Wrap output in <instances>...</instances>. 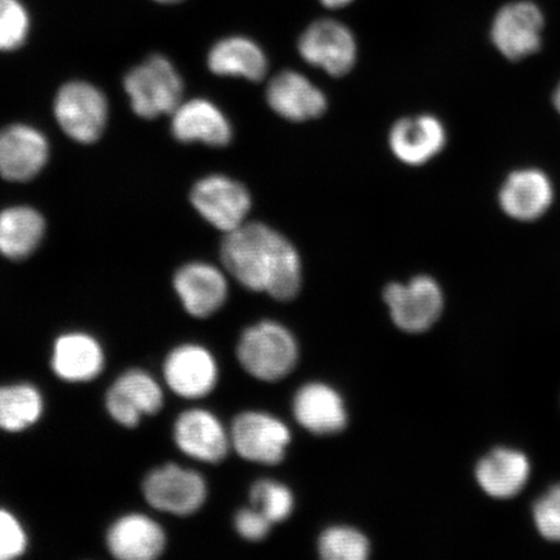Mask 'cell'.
Returning a JSON list of instances; mask_svg holds the SVG:
<instances>
[{
    "mask_svg": "<svg viewBox=\"0 0 560 560\" xmlns=\"http://www.w3.org/2000/svg\"><path fill=\"white\" fill-rule=\"evenodd\" d=\"M222 264L245 289L268 293L278 301L298 296L303 280L295 247L277 230L245 222L226 234L221 247Z\"/></svg>",
    "mask_w": 560,
    "mask_h": 560,
    "instance_id": "1",
    "label": "cell"
},
{
    "mask_svg": "<svg viewBox=\"0 0 560 560\" xmlns=\"http://www.w3.org/2000/svg\"><path fill=\"white\" fill-rule=\"evenodd\" d=\"M236 355L250 376L272 383L284 380L296 368L299 346L284 326L264 320L243 332Z\"/></svg>",
    "mask_w": 560,
    "mask_h": 560,
    "instance_id": "2",
    "label": "cell"
},
{
    "mask_svg": "<svg viewBox=\"0 0 560 560\" xmlns=\"http://www.w3.org/2000/svg\"><path fill=\"white\" fill-rule=\"evenodd\" d=\"M125 90L132 110L143 118L173 115L184 95V82L164 56L155 55L130 70L125 79Z\"/></svg>",
    "mask_w": 560,
    "mask_h": 560,
    "instance_id": "3",
    "label": "cell"
},
{
    "mask_svg": "<svg viewBox=\"0 0 560 560\" xmlns=\"http://www.w3.org/2000/svg\"><path fill=\"white\" fill-rule=\"evenodd\" d=\"M383 296L394 324L408 334L429 331L444 311L443 290L427 276L412 278L406 284L390 283Z\"/></svg>",
    "mask_w": 560,
    "mask_h": 560,
    "instance_id": "4",
    "label": "cell"
},
{
    "mask_svg": "<svg viewBox=\"0 0 560 560\" xmlns=\"http://www.w3.org/2000/svg\"><path fill=\"white\" fill-rule=\"evenodd\" d=\"M55 117L66 135L79 143H94L107 125L108 104L88 82H69L55 100Z\"/></svg>",
    "mask_w": 560,
    "mask_h": 560,
    "instance_id": "5",
    "label": "cell"
},
{
    "mask_svg": "<svg viewBox=\"0 0 560 560\" xmlns=\"http://www.w3.org/2000/svg\"><path fill=\"white\" fill-rule=\"evenodd\" d=\"M231 447L242 458L260 465H278L285 457L291 431L276 417L261 411H247L231 424Z\"/></svg>",
    "mask_w": 560,
    "mask_h": 560,
    "instance_id": "6",
    "label": "cell"
},
{
    "mask_svg": "<svg viewBox=\"0 0 560 560\" xmlns=\"http://www.w3.org/2000/svg\"><path fill=\"white\" fill-rule=\"evenodd\" d=\"M143 494L152 508L163 513L188 516L205 505L208 488L199 472L166 465L147 475Z\"/></svg>",
    "mask_w": 560,
    "mask_h": 560,
    "instance_id": "7",
    "label": "cell"
},
{
    "mask_svg": "<svg viewBox=\"0 0 560 560\" xmlns=\"http://www.w3.org/2000/svg\"><path fill=\"white\" fill-rule=\"evenodd\" d=\"M191 202L202 219L225 234L247 222L252 207L247 188L225 175L200 179L192 188Z\"/></svg>",
    "mask_w": 560,
    "mask_h": 560,
    "instance_id": "8",
    "label": "cell"
},
{
    "mask_svg": "<svg viewBox=\"0 0 560 560\" xmlns=\"http://www.w3.org/2000/svg\"><path fill=\"white\" fill-rule=\"evenodd\" d=\"M299 51L307 65L334 77L349 73L357 58L353 34L335 20H319L307 27L301 35Z\"/></svg>",
    "mask_w": 560,
    "mask_h": 560,
    "instance_id": "9",
    "label": "cell"
},
{
    "mask_svg": "<svg viewBox=\"0 0 560 560\" xmlns=\"http://www.w3.org/2000/svg\"><path fill=\"white\" fill-rule=\"evenodd\" d=\"M544 16L532 2H515L497 13L492 25V40L510 60H521L541 47Z\"/></svg>",
    "mask_w": 560,
    "mask_h": 560,
    "instance_id": "10",
    "label": "cell"
},
{
    "mask_svg": "<svg viewBox=\"0 0 560 560\" xmlns=\"http://www.w3.org/2000/svg\"><path fill=\"white\" fill-rule=\"evenodd\" d=\"M163 404V389L142 370H130L122 374L105 397L109 416L129 429L137 427L143 416L156 415Z\"/></svg>",
    "mask_w": 560,
    "mask_h": 560,
    "instance_id": "11",
    "label": "cell"
},
{
    "mask_svg": "<svg viewBox=\"0 0 560 560\" xmlns=\"http://www.w3.org/2000/svg\"><path fill=\"white\" fill-rule=\"evenodd\" d=\"M164 376L175 395L196 400L214 389L219 381V366L205 347L185 345L166 357Z\"/></svg>",
    "mask_w": 560,
    "mask_h": 560,
    "instance_id": "12",
    "label": "cell"
},
{
    "mask_svg": "<svg viewBox=\"0 0 560 560\" xmlns=\"http://www.w3.org/2000/svg\"><path fill=\"white\" fill-rule=\"evenodd\" d=\"M50 149L37 129L12 125L0 130V175L11 182L31 180L44 170Z\"/></svg>",
    "mask_w": 560,
    "mask_h": 560,
    "instance_id": "13",
    "label": "cell"
},
{
    "mask_svg": "<svg viewBox=\"0 0 560 560\" xmlns=\"http://www.w3.org/2000/svg\"><path fill=\"white\" fill-rule=\"evenodd\" d=\"M175 444L188 457L219 464L231 447L230 433L212 412L192 409L182 412L174 424Z\"/></svg>",
    "mask_w": 560,
    "mask_h": 560,
    "instance_id": "14",
    "label": "cell"
},
{
    "mask_svg": "<svg viewBox=\"0 0 560 560\" xmlns=\"http://www.w3.org/2000/svg\"><path fill=\"white\" fill-rule=\"evenodd\" d=\"M174 289L186 312L195 318H208L226 303V277L215 266L191 262L175 272Z\"/></svg>",
    "mask_w": 560,
    "mask_h": 560,
    "instance_id": "15",
    "label": "cell"
},
{
    "mask_svg": "<svg viewBox=\"0 0 560 560\" xmlns=\"http://www.w3.org/2000/svg\"><path fill=\"white\" fill-rule=\"evenodd\" d=\"M293 416L306 431L318 436L340 433L348 424V411L338 390L325 383H310L293 398Z\"/></svg>",
    "mask_w": 560,
    "mask_h": 560,
    "instance_id": "16",
    "label": "cell"
},
{
    "mask_svg": "<svg viewBox=\"0 0 560 560\" xmlns=\"http://www.w3.org/2000/svg\"><path fill=\"white\" fill-rule=\"evenodd\" d=\"M269 107L285 120L303 122L325 114L327 100L324 93L293 70L279 73L266 90Z\"/></svg>",
    "mask_w": 560,
    "mask_h": 560,
    "instance_id": "17",
    "label": "cell"
},
{
    "mask_svg": "<svg viewBox=\"0 0 560 560\" xmlns=\"http://www.w3.org/2000/svg\"><path fill=\"white\" fill-rule=\"evenodd\" d=\"M446 131L439 118L422 115L397 121L389 132V147L404 164L419 166L444 150Z\"/></svg>",
    "mask_w": 560,
    "mask_h": 560,
    "instance_id": "18",
    "label": "cell"
},
{
    "mask_svg": "<svg viewBox=\"0 0 560 560\" xmlns=\"http://www.w3.org/2000/svg\"><path fill=\"white\" fill-rule=\"evenodd\" d=\"M555 199L551 180L537 170H522L511 173L502 185L500 205L511 219L535 221L540 219Z\"/></svg>",
    "mask_w": 560,
    "mask_h": 560,
    "instance_id": "19",
    "label": "cell"
},
{
    "mask_svg": "<svg viewBox=\"0 0 560 560\" xmlns=\"http://www.w3.org/2000/svg\"><path fill=\"white\" fill-rule=\"evenodd\" d=\"M172 131L179 142H201L222 147L230 143L233 129L223 112L212 102L192 100L180 103L172 115Z\"/></svg>",
    "mask_w": 560,
    "mask_h": 560,
    "instance_id": "20",
    "label": "cell"
},
{
    "mask_svg": "<svg viewBox=\"0 0 560 560\" xmlns=\"http://www.w3.org/2000/svg\"><path fill=\"white\" fill-rule=\"evenodd\" d=\"M166 537L164 529L142 514L120 517L107 534L112 556L121 560H152L163 555Z\"/></svg>",
    "mask_w": 560,
    "mask_h": 560,
    "instance_id": "21",
    "label": "cell"
},
{
    "mask_svg": "<svg viewBox=\"0 0 560 560\" xmlns=\"http://www.w3.org/2000/svg\"><path fill=\"white\" fill-rule=\"evenodd\" d=\"M103 348L93 336L70 332L55 342L52 369L60 380L83 383L95 380L104 368Z\"/></svg>",
    "mask_w": 560,
    "mask_h": 560,
    "instance_id": "22",
    "label": "cell"
},
{
    "mask_svg": "<svg viewBox=\"0 0 560 560\" xmlns=\"http://www.w3.org/2000/svg\"><path fill=\"white\" fill-rule=\"evenodd\" d=\"M530 465L521 452L499 447L486 455L476 467V480L493 499H513L527 485Z\"/></svg>",
    "mask_w": 560,
    "mask_h": 560,
    "instance_id": "23",
    "label": "cell"
},
{
    "mask_svg": "<svg viewBox=\"0 0 560 560\" xmlns=\"http://www.w3.org/2000/svg\"><path fill=\"white\" fill-rule=\"evenodd\" d=\"M208 66L214 74L261 81L268 73V59L261 47L244 37L222 39L210 50Z\"/></svg>",
    "mask_w": 560,
    "mask_h": 560,
    "instance_id": "24",
    "label": "cell"
},
{
    "mask_svg": "<svg viewBox=\"0 0 560 560\" xmlns=\"http://www.w3.org/2000/svg\"><path fill=\"white\" fill-rule=\"evenodd\" d=\"M46 223L37 210L13 207L0 213V255L10 260H24L44 240Z\"/></svg>",
    "mask_w": 560,
    "mask_h": 560,
    "instance_id": "25",
    "label": "cell"
},
{
    "mask_svg": "<svg viewBox=\"0 0 560 560\" xmlns=\"http://www.w3.org/2000/svg\"><path fill=\"white\" fill-rule=\"evenodd\" d=\"M44 398L31 384L0 387V430L20 432L38 422Z\"/></svg>",
    "mask_w": 560,
    "mask_h": 560,
    "instance_id": "26",
    "label": "cell"
},
{
    "mask_svg": "<svg viewBox=\"0 0 560 560\" xmlns=\"http://www.w3.org/2000/svg\"><path fill=\"white\" fill-rule=\"evenodd\" d=\"M318 552L326 560H365L370 555V542L362 532L336 525L320 535Z\"/></svg>",
    "mask_w": 560,
    "mask_h": 560,
    "instance_id": "27",
    "label": "cell"
},
{
    "mask_svg": "<svg viewBox=\"0 0 560 560\" xmlns=\"http://www.w3.org/2000/svg\"><path fill=\"white\" fill-rule=\"evenodd\" d=\"M252 506L268 517L272 524L282 523L295 509V497L291 489L278 481L258 480L250 489Z\"/></svg>",
    "mask_w": 560,
    "mask_h": 560,
    "instance_id": "28",
    "label": "cell"
},
{
    "mask_svg": "<svg viewBox=\"0 0 560 560\" xmlns=\"http://www.w3.org/2000/svg\"><path fill=\"white\" fill-rule=\"evenodd\" d=\"M31 16L20 0H0V51L18 50L30 35Z\"/></svg>",
    "mask_w": 560,
    "mask_h": 560,
    "instance_id": "29",
    "label": "cell"
},
{
    "mask_svg": "<svg viewBox=\"0 0 560 560\" xmlns=\"http://www.w3.org/2000/svg\"><path fill=\"white\" fill-rule=\"evenodd\" d=\"M536 528L546 540L560 542V485L552 487L534 506Z\"/></svg>",
    "mask_w": 560,
    "mask_h": 560,
    "instance_id": "30",
    "label": "cell"
},
{
    "mask_svg": "<svg viewBox=\"0 0 560 560\" xmlns=\"http://www.w3.org/2000/svg\"><path fill=\"white\" fill-rule=\"evenodd\" d=\"M27 537L23 525L10 511L0 509V560H12L24 555Z\"/></svg>",
    "mask_w": 560,
    "mask_h": 560,
    "instance_id": "31",
    "label": "cell"
},
{
    "mask_svg": "<svg viewBox=\"0 0 560 560\" xmlns=\"http://www.w3.org/2000/svg\"><path fill=\"white\" fill-rule=\"evenodd\" d=\"M234 524L237 534L248 541L265 540L272 527L268 517L254 506L241 510L235 516Z\"/></svg>",
    "mask_w": 560,
    "mask_h": 560,
    "instance_id": "32",
    "label": "cell"
},
{
    "mask_svg": "<svg viewBox=\"0 0 560 560\" xmlns=\"http://www.w3.org/2000/svg\"><path fill=\"white\" fill-rule=\"evenodd\" d=\"M328 9H341V7H346L349 3H352L353 0H320Z\"/></svg>",
    "mask_w": 560,
    "mask_h": 560,
    "instance_id": "33",
    "label": "cell"
},
{
    "mask_svg": "<svg viewBox=\"0 0 560 560\" xmlns=\"http://www.w3.org/2000/svg\"><path fill=\"white\" fill-rule=\"evenodd\" d=\"M555 105L560 115V83L555 94Z\"/></svg>",
    "mask_w": 560,
    "mask_h": 560,
    "instance_id": "34",
    "label": "cell"
},
{
    "mask_svg": "<svg viewBox=\"0 0 560 560\" xmlns=\"http://www.w3.org/2000/svg\"><path fill=\"white\" fill-rule=\"evenodd\" d=\"M155 2L164 3V4H174V3L182 2V0H155Z\"/></svg>",
    "mask_w": 560,
    "mask_h": 560,
    "instance_id": "35",
    "label": "cell"
}]
</instances>
